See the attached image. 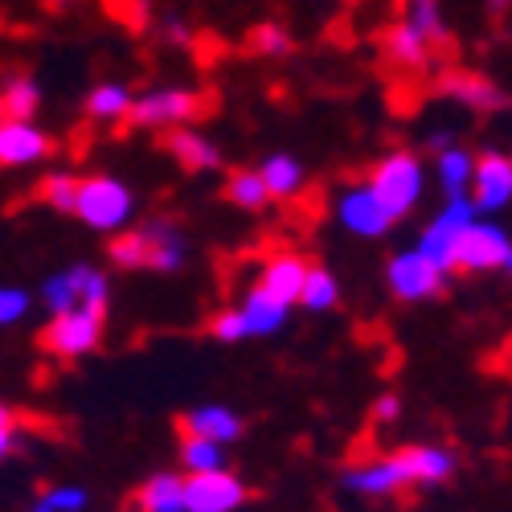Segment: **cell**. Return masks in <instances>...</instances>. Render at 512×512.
<instances>
[{"instance_id":"19","label":"cell","mask_w":512,"mask_h":512,"mask_svg":"<svg viewBox=\"0 0 512 512\" xmlns=\"http://www.w3.org/2000/svg\"><path fill=\"white\" fill-rule=\"evenodd\" d=\"M381 54H386L398 70H426L435 58V46H431V37H426L422 29H414L406 17L394 21L386 33H381Z\"/></svg>"},{"instance_id":"18","label":"cell","mask_w":512,"mask_h":512,"mask_svg":"<svg viewBox=\"0 0 512 512\" xmlns=\"http://www.w3.org/2000/svg\"><path fill=\"white\" fill-rule=\"evenodd\" d=\"M340 484H345L349 492H357V496H369V500H386V496H398L406 488L394 455H381V459H365V463L345 467Z\"/></svg>"},{"instance_id":"25","label":"cell","mask_w":512,"mask_h":512,"mask_svg":"<svg viewBox=\"0 0 512 512\" xmlns=\"http://www.w3.org/2000/svg\"><path fill=\"white\" fill-rule=\"evenodd\" d=\"M66 279H70V291H74V304L78 308H91V312H107V300H111V279L99 271V267H66Z\"/></svg>"},{"instance_id":"33","label":"cell","mask_w":512,"mask_h":512,"mask_svg":"<svg viewBox=\"0 0 512 512\" xmlns=\"http://www.w3.org/2000/svg\"><path fill=\"white\" fill-rule=\"evenodd\" d=\"M74 189H78V177L74 173H46L41 177V201L58 213H70L74 209Z\"/></svg>"},{"instance_id":"23","label":"cell","mask_w":512,"mask_h":512,"mask_svg":"<svg viewBox=\"0 0 512 512\" xmlns=\"http://www.w3.org/2000/svg\"><path fill=\"white\" fill-rule=\"evenodd\" d=\"M476 152H467L463 144H447L435 152V181L443 197H467V181H472Z\"/></svg>"},{"instance_id":"16","label":"cell","mask_w":512,"mask_h":512,"mask_svg":"<svg viewBox=\"0 0 512 512\" xmlns=\"http://www.w3.org/2000/svg\"><path fill=\"white\" fill-rule=\"evenodd\" d=\"M308 259L304 254H295V250H275L271 259L263 263V271H259V287L267 300H275V304H283V308H291L295 300H300V287H304V275H308Z\"/></svg>"},{"instance_id":"30","label":"cell","mask_w":512,"mask_h":512,"mask_svg":"<svg viewBox=\"0 0 512 512\" xmlns=\"http://www.w3.org/2000/svg\"><path fill=\"white\" fill-rule=\"evenodd\" d=\"M406 21L414 29H422L426 37H431V46H447V21H443V9L439 0H406Z\"/></svg>"},{"instance_id":"17","label":"cell","mask_w":512,"mask_h":512,"mask_svg":"<svg viewBox=\"0 0 512 512\" xmlns=\"http://www.w3.org/2000/svg\"><path fill=\"white\" fill-rule=\"evenodd\" d=\"M439 91H443V99H451V103H459L467 111H476V115L500 111L508 103L504 91H500V82L488 78V74H476V70H451V74H443Z\"/></svg>"},{"instance_id":"39","label":"cell","mask_w":512,"mask_h":512,"mask_svg":"<svg viewBox=\"0 0 512 512\" xmlns=\"http://www.w3.org/2000/svg\"><path fill=\"white\" fill-rule=\"evenodd\" d=\"M29 512H46V508H37V504H33V508H29Z\"/></svg>"},{"instance_id":"4","label":"cell","mask_w":512,"mask_h":512,"mask_svg":"<svg viewBox=\"0 0 512 512\" xmlns=\"http://www.w3.org/2000/svg\"><path fill=\"white\" fill-rule=\"evenodd\" d=\"M287 312L291 308L267 300L259 287H250L234 308H222L209 320V332H213V340H222V345H242V340H254V336H275L287 324Z\"/></svg>"},{"instance_id":"35","label":"cell","mask_w":512,"mask_h":512,"mask_svg":"<svg viewBox=\"0 0 512 512\" xmlns=\"http://www.w3.org/2000/svg\"><path fill=\"white\" fill-rule=\"evenodd\" d=\"M13 447H17V414L0 402V463L13 455Z\"/></svg>"},{"instance_id":"31","label":"cell","mask_w":512,"mask_h":512,"mask_svg":"<svg viewBox=\"0 0 512 512\" xmlns=\"http://www.w3.org/2000/svg\"><path fill=\"white\" fill-rule=\"evenodd\" d=\"M87 504H91V492L82 484H50L37 496V508L46 512H87Z\"/></svg>"},{"instance_id":"6","label":"cell","mask_w":512,"mask_h":512,"mask_svg":"<svg viewBox=\"0 0 512 512\" xmlns=\"http://www.w3.org/2000/svg\"><path fill=\"white\" fill-rule=\"evenodd\" d=\"M201 111V95L189 87H152L144 95L132 99V119L136 127H148V132H177V127H189Z\"/></svg>"},{"instance_id":"1","label":"cell","mask_w":512,"mask_h":512,"mask_svg":"<svg viewBox=\"0 0 512 512\" xmlns=\"http://www.w3.org/2000/svg\"><path fill=\"white\" fill-rule=\"evenodd\" d=\"M70 213L95 234H123V230H132V218H136V193L132 185H123L111 173L78 177Z\"/></svg>"},{"instance_id":"14","label":"cell","mask_w":512,"mask_h":512,"mask_svg":"<svg viewBox=\"0 0 512 512\" xmlns=\"http://www.w3.org/2000/svg\"><path fill=\"white\" fill-rule=\"evenodd\" d=\"M50 148V136L33 119H0V168H33Z\"/></svg>"},{"instance_id":"10","label":"cell","mask_w":512,"mask_h":512,"mask_svg":"<svg viewBox=\"0 0 512 512\" xmlns=\"http://www.w3.org/2000/svg\"><path fill=\"white\" fill-rule=\"evenodd\" d=\"M472 218H480V213L472 209V201L467 197H447V205L435 213L431 222L422 226V234H418V250L431 259L443 275H451V259H455V242H459V234L467 230V222Z\"/></svg>"},{"instance_id":"36","label":"cell","mask_w":512,"mask_h":512,"mask_svg":"<svg viewBox=\"0 0 512 512\" xmlns=\"http://www.w3.org/2000/svg\"><path fill=\"white\" fill-rule=\"evenodd\" d=\"M164 37L173 41V46H193V29H189L185 21H177V17L164 21Z\"/></svg>"},{"instance_id":"20","label":"cell","mask_w":512,"mask_h":512,"mask_svg":"<svg viewBox=\"0 0 512 512\" xmlns=\"http://www.w3.org/2000/svg\"><path fill=\"white\" fill-rule=\"evenodd\" d=\"M254 173H259V181H263V189H267L271 201H295V197L304 193V185H308L304 164L295 160L291 152H271V156H263V164L254 168Z\"/></svg>"},{"instance_id":"37","label":"cell","mask_w":512,"mask_h":512,"mask_svg":"<svg viewBox=\"0 0 512 512\" xmlns=\"http://www.w3.org/2000/svg\"><path fill=\"white\" fill-rule=\"evenodd\" d=\"M398 414H402V402H398L394 394L377 398V418H381V422H390V418H398Z\"/></svg>"},{"instance_id":"29","label":"cell","mask_w":512,"mask_h":512,"mask_svg":"<svg viewBox=\"0 0 512 512\" xmlns=\"http://www.w3.org/2000/svg\"><path fill=\"white\" fill-rule=\"evenodd\" d=\"M181 467H185L189 476L226 472V447L209 443V439H181Z\"/></svg>"},{"instance_id":"15","label":"cell","mask_w":512,"mask_h":512,"mask_svg":"<svg viewBox=\"0 0 512 512\" xmlns=\"http://www.w3.org/2000/svg\"><path fill=\"white\" fill-rule=\"evenodd\" d=\"M181 435L185 439H209L218 447H230L242 439V414L226 402H205L181 414Z\"/></svg>"},{"instance_id":"32","label":"cell","mask_w":512,"mask_h":512,"mask_svg":"<svg viewBox=\"0 0 512 512\" xmlns=\"http://www.w3.org/2000/svg\"><path fill=\"white\" fill-rule=\"evenodd\" d=\"M250 50L263 58H287L291 54V33L279 21H263L250 29Z\"/></svg>"},{"instance_id":"22","label":"cell","mask_w":512,"mask_h":512,"mask_svg":"<svg viewBox=\"0 0 512 512\" xmlns=\"http://www.w3.org/2000/svg\"><path fill=\"white\" fill-rule=\"evenodd\" d=\"M140 512H185V476L177 472H156L136 492Z\"/></svg>"},{"instance_id":"2","label":"cell","mask_w":512,"mask_h":512,"mask_svg":"<svg viewBox=\"0 0 512 512\" xmlns=\"http://www.w3.org/2000/svg\"><path fill=\"white\" fill-rule=\"evenodd\" d=\"M373 189V197L381 201V209L390 213V218H406V213H414L426 197V164L418 152L410 148H398V152H386L377 164H373V173L365 181Z\"/></svg>"},{"instance_id":"27","label":"cell","mask_w":512,"mask_h":512,"mask_svg":"<svg viewBox=\"0 0 512 512\" xmlns=\"http://www.w3.org/2000/svg\"><path fill=\"white\" fill-rule=\"evenodd\" d=\"M226 201L242 213H263L271 205V197H267V189H263L254 168H238V173L226 177Z\"/></svg>"},{"instance_id":"8","label":"cell","mask_w":512,"mask_h":512,"mask_svg":"<svg viewBox=\"0 0 512 512\" xmlns=\"http://www.w3.org/2000/svg\"><path fill=\"white\" fill-rule=\"evenodd\" d=\"M332 218H336V226L345 230V234L365 238V242L386 238L390 226H394V218H390L386 209H381V201L373 197V189H369L365 181H353V185H345V189H336V197H332Z\"/></svg>"},{"instance_id":"34","label":"cell","mask_w":512,"mask_h":512,"mask_svg":"<svg viewBox=\"0 0 512 512\" xmlns=\"http://www.w3.org/2000/svg\"><path fill=\"white\" fill-rule=\"evenodd\" d=\"M29 308H33V295H29L25 287H17V283H0V328L21 324V320L29 316Z\"/></svg>"},{"instance_id":"5","label":"cell","mask_w":512,"mask_h":512,"mask_svg":"<svg viewBox=\"0 0 512 512\" xmlns=\"http://www.w3.org/2000/svg\"><path fill=\"white\" fill-rule=\"evenodd\" d=\"M451 275H443L418 246H406V250H394L390 263H386V287L394 300L402 304H426L435 300V295H443Z\"/></svg>"},{"instance_id":"3","label":"cell","mask_w":512,"mask_h":512,"mask_svg":"<svg viewBox=\"0 0 512 512\" xmlns=\"http://www.w3.org/2000/svg\"><path fill=\"white\" fill-rule=\"evenodd\" d=\"M451 271L463 275H508L512 271V238L500 218H472L455 242Z\"/></svg>"},{"instance_id":"24","label":"cell","mask_w":512,"mask_h":512,"mask_svg":"<svg viewBox=\"0 0 512 512\" xmlns=\"http://www.w3.org/2000/svg\"><path fill=\"white\" fill-rule=\"evenodd\" d=\"M132 87L127 82H99V87H91L87 95V115L95 123H123L127 111H132Z\"/></svg>"},{"instance_id":"21","label":"cell","mask_w":512,"mask_h":512,"mask_svg":"<svg viewBox=\"0 0 512 512\" xmlns=\"http://www.w3.org/2000/svg\"><path fill=\"white\" fill-rule=\"evenodd\" d=\"M168 152H173L177 164L189 168V173H213V168H222V148L205 132H197V127H177V132H168Z\"/></svg>"},{"instance_id":"38","label":"cell","mask_w":512,"mask_h":512,"mask_svg":"<svg viewBox=\"0 0 512 512\" xmlns=\"http://www.w3.org/2000/svg\"><path fill=\"white\" fill-rule=\"evenodd\" d=\"M492 5H496V9H504V5H508V0H492Z\"/></svg>"},{"instance_id":"9","label":"cell","mask_w":512,"mask_h":512,"mask_svg":"<svg viewBox=\"0 0 512 512\" xmlns=\"http://www.w3.org/2000/svg\"><path fill=\"white\" fill-rule=\"evenodd\" d=\"M467 201L480 218H500L512 201V156L500 148H488L472 164V181H467Z\"/></svg>"},{"instance_id":"7","label":"cell","mask_w":512,"mask_h":512,"mask_svg":"<svg viewBox=\"0 0 512 512\" xmlns=\"http://www.w3.org/2000/svg\"><path fill=\"white\" fill-rule=\"evenodd\" d=\"M103 316L107 312H91V308H70L62 316H50L46 332H41V345L58 361L91 357L103 345Z\"/></svg>"},{"instance_id":"11","label":"cell","mask_w":512,"mask_h":512,"mask_svg":"<svg viewBox=\"0 0 512 512\" xmlns=\"http://www.w3.org/2000/svg\"><path fill=\"white\" fill-rule=\"evenodd\" d=\"M140 234H144V271L177 275V271L189 267V259H193V242H189V234H185L177 222L156 218V222H144Z\"/></svg>"},{"instance_id":"28","label":"cell","mask_w":512,"mask_h":512,"mask_svg":"<svg viewBox=\"0 0 512 512\" xmlns=\"http://www.w3.org/2000/svg\"><path fill=\"white\" fill-rule=\"evenodd\" d=\"M41 107V87L33 78H9L0 87V119H33Z\"/></svg>"},{"instance_id":"12","label":"cell","mask_w":512,"mask_h":512,"mask_svg":"<svg viewBox=\"0 0 512 512\" xmlns=\"http://www.w3.org/2000/svg\"><path fill=\"white\" fill-rule=\"evenodd\" d=\"M246 496L250 492L234 472L185 476V512H238Z\"/></svg>"},{"instance_id":"26","label":"cell","mask_w":512,"mask_h":512,"mask_svg":"<svg viewBox=\"0 0 512 512\" xmlns=\"http://www.w3.org/2000/svg\"><path fill=\"white\" fill-rule=\"evenodd\" d=\"M300 308L308 312H332L340 304V279L328 271V267H308L304 275V287H300Z\"/></svg>"},{"instance_id":"13","label":"cell","mask_w":512,"mask_h":512,"mask_svg":"<svg viewBox=\"0 0 512 512\" xmlns=\"http://www.w3.org/2000/svg\"><path fill=\"white\" fill-rule=\"evenodd\" d=\"M394 463L406 480V488H431V484H443L455 476V451L451 447H439V443H410V447H398L394 451Z\"/></svg>"}]
</instances>
